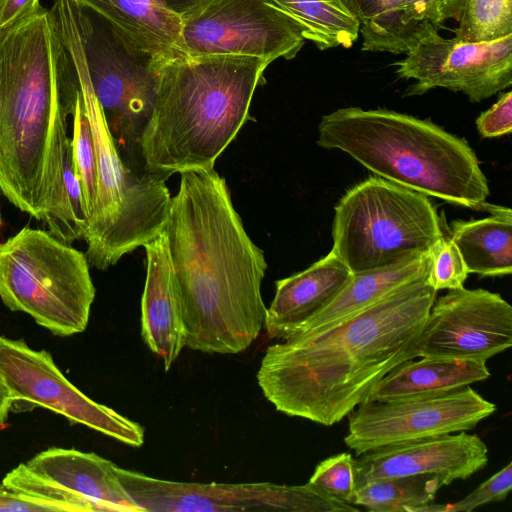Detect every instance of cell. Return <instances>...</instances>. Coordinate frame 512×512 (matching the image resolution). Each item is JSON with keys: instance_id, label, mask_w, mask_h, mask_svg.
<instances>
[{"instance_id": "obj_1", "label": "cell", "mask_w": 512, "mask_h": 512, "mask_svg": "<svg viewBox=\"0 0 512 512\" xmlns=\"http://www.w3.org/2000/svg\"><path fill=\"white\" fill-rule=\"evenodd\" d=\"M79 82L53 11L0 29V189L71 244L83 239L63 182Z\"/></svg>"}, {"instance_id": "obj_2", "label": "cell", "mask_w": 512, "mask_h": 512, "mask_svg": "<svg viewBox=\"0 0 512 512\" xmlns=\"http://www.w3.org/2000/svg\"><path fill=\"white\" fill-rule=\"evenodd\" d=\"M180 175L165 233L186 346L236 354L264 328L267 263L245 231L225 179L214 168Z\"/></svg>"}, {"instance_id": "obj_3", "label": "cell", "mask_w": 512, "mask_h": 512, "mask_svg": "<svg viewBox=\"0 0 512 512\" xmlns=\"http://www.w3.org/2000/svg\"><path fill=\"white\" fill-rule=\"evenodd\" d=\"M427 277L325 330L269 346L257 372L265 398L288 416L323 426L340 422L379 380L409 360L436 299Z\"/></svg>"}, {"instance_id": "obj_4", "label": "cell", "mask_w": 512, "mask_h": 512, "mask_svg": "<svg viewBox=\"0 0 512 512\" xmlns=\"http://www.w3.org/2000/svg\"><path fill=\"white\" fill-rule=\"evenodd\" d=\"M270 62L251 56H183L157 71L152 115L132 168L167 180L211 170L249 119L257 86Z\"/></svg>"}, {"instance_id": "obj_5", "label": "cell", "mask_w": 512, "mask_h": 512, "mask_svg": "<svg viewBox=\"0 0 512 512\" xmlns=\"http://www.w3.org/2000/svg\"><path fill=\"white\" fill-rule=\"evenodd\" d=\"M317 144L426 196L478 210L487 205L488 181L474 150L429 120L386 109L340 108L322 117Z\"/></svg>"}, {"instance_id": "obj_6", "label": "cell", "mask_w": 512, "mask_h": 512, "mask_svg": "<svg viewBox=\"0 0 512 512\" xmlns=\"http://www.w3.org/2000/svg\"><path fill=\"white\" fill-rule=\"evenodd\" d=\"M53 12L77 74L96 152V197L83 239L85 255L90 266L106 270L165 232L172 196L165 179L141 174L123 160L91 85L75 5L59 0Z\"/></svg>"}, {"instance_id": "obj_7", "label": "cell", "mask_w": 512, "mask_h": 512, "mask_svg": "<svg viewBox=\"0 0 512 512\" xmlns=\"http://www.w3.org/2000/svg\"><path fill=\"white\" fill-rule=\"evenodd\" d=\"M334 210L331 251L353 274L429 253L444 235L428 196L381 177L352 187Z\"/></svg>"}, {"instance_id": "obj_8", "label": "cell", "mask_w": 512, "mask_h": 512, "mask_svg": "<svg viewBox=\"0 0 512 512\" xmlns=\"http://www.w3.org/2000/svg\"><path fill=\"white\" fill-rule=\"evenodd\" d=\"M89 266L50 232L24 227L0 243V298L54 335L81 333L95 298Z\"/></svg>"}, {"instance_id": "obj_9", "label": "cell", "mask_w": 512, "mask_h": 512, "mask_svg": "<svg viewBox=\"0 0 512 512\" xmlns=\"http://www.w3.org/2000/svg\"><path fill=\"white\" fill-rule=\"evenodd\" d=\"M76 15L94 94L119 152H125L132 168L136 144L152 115L157 71L99 17L96 21L78 6Z\"/></svg>"}, {"instance_id": "obj_10", "label": "cell", "mask_w": 512, "mask_h": 512, "mask_svg": "<svg viewBox=\"0 0 512 512\" xmlns=\"http://www.w3.org/2000/svg\"><path fill=\"white\" fill-rule=\"evenodd\" d=\"M117 476L143 511H286L357 512L307 482L304 485L261 483H191L162 480L117 466Z\"/></svg>"}, {"instance_id": "obj_11", "label": "cell", "mask_w": 512, "mask_h": 512, "mask_svg": "<svg viewBox=\"0 0 512 512\" xmlns=\"http://www.w3.org/2000/svg\"><path fill=\"white\" fill-rule=\"evenodd\" d=\"M186 55H238L270 63L292 59L305 39L269 0H208L180 16Z\"/></svg>"}, {"instance_id": "obj_12", "label": "cell", "mask_w": 512, "mask_h": 512, "mask_svg": "<svg viewBox=\"0 0 512 512\" xmlns=\"http://www.w3.org/2000/svg\"><path fill=\"white\" fill-rule=\"evenodd\" d=\"M496 409L470 386L429 397L364 401L348 415L344 443L358 456L381 447L472 430Z\"/></svg>"}, {"instance_id": "obj_13", "label": "cell", "mask_w": 512, "mask_h": 512, "mask_svg": "<svg viewBox=\"0 0 512 512\" xmlns=\"http://www.w3.org/2000/svg\"><path fill=\"white\" fill-rule=\"evenodd\" d=\"M0 375L12 398L11 410L40 406L125 444L139 447L144 442L138 423L85 396L61 373L48 351L0 336Z\"/></svg>"}, {"instance_id": "obj_14", "label": "cell", "mask_w": 512, "mask_h": 512, "mask_svg": "<svg viewBox=\"0 0 512 512\" xmlns=\"http://www.w3.org/2000/svg\"><path fill=\"white\" fill-rule=\"evenodd\" d=\"M394 66L400 78L415 80L405 96L441 87L480 102L512 84V34L492 42L466 43L444 38L431 28Z\"/></svg>"}, {"instance_id": "obj_15", "label": "cell", "mask_w": 512, "mask_h": 512, "mask_svg": "<svg viewBox=\"0 0 512 512\" xmlns=\"http://www.w3.org/2000/svg\"><path fill=\"white\" fill-rule=\"evenodd\" d=\"M512 345V307L485 289H454L435 299L410 359L487 361Z\"/></svg>"}, {"instance_id": "obj_16", "label": "cell", "mask_w": 512, "mask_h": 512, "mask_svg": "<svg viewBox=\"0 0 512 512\" xmlns=\"http://www.w3.org/2000/svg\"><path fill=\"white\" fill-rule=\"evenodd\" d=\"M487 462L485 442L466 431L373 449L353 460L356 488L377 479L420 474L439 475L449 485L469 478Z\"/></svg>"}, {"instance_id": "obj_17", "label": "cell", "mask_w": 512, "mask_h": 512, "mask_svg": "<svg viewBox=\"0 0 512 512\" xmlns=\"http://www.w3.org/2000/svg\"><path fill=\"white\" fill-rule=\"evenodd\" d=\"M103 20L133 53L158 71L186 56L181 42V18L164 0H71Z\"/></svg>"}, {"instance_id": "obj_18", "label": "cell", "mask_w": 512, "mask_h": 512, "mask_svg": "<svg viewBox=\"0 0 512 512\" xmlns=\"http://www.w3.org/2000/svg\"><path fill=\"white\" fill-rule=\"evenodd\" d=\"M144 248L147 266L141 301L142 337L168 371L186 346V331L166 233Z\"/></svg>"}, {"instance_id": "obj_19", "label": "cell", "mask_w": 512, "mask_h": 512, "mask_svg": "<svg viewBox=\"0 0 512 512\" xmlns=\"http://www.w3.org/2000/svg\"><path fill=\"white\" fill-rule=\"evenodd\" d=\"M353 273L330 251L307 269L276 281L264 328L271 339L284 340L328 306Z\"/></svg>"}, {"instance_id": "obj_20", "label": "cell", "mask_w": 512, "mask_h": 512, "mask_svg": "<svg viewBox=\"0 0 512 512\" xmlns=\"http://www.w3.org/2000/svg\"><path fill=\"white\" fill-rule=\"evenodd\" d=\"M26 466L89 500L99 511L143 512L120 482L117 465L95 453L50 448L34 456Z\"/></svg>"}, {"instance_id": "obj_21", "label": "cell", "mask_w": 512, "mask_h": 512, "mask_svg": "<svg viewBox=\"0 0 512 512\" xmlns=\"http://www.w3.org/2000/svg\"><path fill=\"white\" fill-rule=\"evenodd\" d=\"M464 0H385L360 23L362 51L406 53L427 30L458 19Z\"/></svg>"}, {"instance_id": "obj_22", "label": "cell", "mask_w": 512, "mask_h": 512, "mask_svg": "<svg viewBox=\"0 0 512 512\" xmlns=\"http://www.w3.org/2000/svg\"><path fill=\"white\" fill-rule=\"evenodd\" d=\"M490 375L485 361L447 357L410 359L379 380L364 401L386 402L441 395L486 380Z\"/></svg>"}, {"instance_id": "obj_23", "label": "cell", "mask_w": 512, "mask_h": 512, "mask_svg": "<svg viewBox=\"0 0 512 512\" xmlns=\"http://www.w3.org/2000/svg\"><path fill=\"white\" fill-rule=\"evenodd\" d=\"M429 270L430 253H424L385 268L355 273L328 306L291 335H309L325 330L378 302L399 287L428 275Z\"/></svg>"}, {"instance_id": "obj_24", "label": "cell", "mask_w": 512, "mask_h": 512, "mask_svg": "<svg viewBox=\"0 0 512 512\" xmlns=\"http://www.w3.org/2000/svg\"><path fill=\"white\" fill-rule=\"evenodd\" d=\"M490 215L477 220L451 223V239L468 273L505 276L512 272V211L487 203Z\"/></svg>"}, {"instance_id": "obj_25", "label": "cell", "mask_w": 512, "mask_h": 512, "mask_svg": "<svg viewBox=\"0 0 512 512\" xmlns=\"http://www.w3.org/2000/svg\"><path fill=\"white\" fill-rule=\"evenodd\" d=\"M300 28L318 49L350 48L360 34V21L342 0H269Z\"/></svg>"}, {"instance_id": "obj_26", "label": "cell", "mask_w": 512, "mask_h": 512, "mask_svg": "<svg viewBox=\"0 0 512 512\" xmlns=\"http://www.w3.org/2000/svg\"><path fill=\"white\" fill-rule=\"evenodd\" d=\"M444 485L435 474L377 479L357 487L352 504L372 512H415L431 504Z\"/></svg>"}, {"instance_id": "obj_27", "label": "cell", "mask_w": 512, "mask_h": 512, "mask_svg": "<svg viewBox=\"0 0 512 512\" xmlns=\"http://www.w3.org/2000/svg\"><path fill=\"white\" fill-rule=\"evenodd\" d=\"M455 38L460 42H492L512 34V0H464Z\"/></svg>"}, {"instance_id": "obj_28", "label": "cell", "mask_w": 512, "mask_h": 512, "mask_svg": "<svg viewBox=\"0 0 512 512\" xmlns=\"http://www.w3.org/2000/svg\"><path fill=\"white\" fill-rule=\"evenodd\" d=\"M2 484L23 497L51 508L52 512H90L99 508L89 500L20 464L9 472Z\"/></svg>"}, {"instance_id": "obj_29", "label": "cell", "mask_w": 512, "mask_h": 512, "mask_svg": "<svg viewBox=\"0 0 512 512\" xmlns=\"http://www.w3.org/2000/svg\"><path fill=\"white\" fill-rule=\"evenodd\" d=\"M72 116V160L77 178L81 186L88 222L94 207L96 197V152L90 123L86 115L81 97L80 87Z\"/></svg>"}, {"instance_id": "obj_30", "label": "cell", "mask_w": 512, "mask_h": 512, "mask_svg": "<svg viewBox=\"0 0 512 512\" xmlns=\"http://www.w3.org/2000/svg\"><path fill=\"white\" fill-rule=\"evenodd\" d=\"M429 253L430 270L427 283L435 291L463 288L469 273L452 239L443 235Z\"/></svg>"}, {"instance_id": "obj_31", "label": "cell", "mask_w": 512, "mask_h": 512, "mask_svg": "<svg viewBox=\"0 0 512 512\" xmlns=\"http://www.w3.org/2000/svg\"><path fill=\"white\" fill-rule=\"evenodd\" d=\"M354 458L350 453H340L320 462L309 483L333 498L352 504L356 479Z\"/></svg>"}, {"instance_id": "obj_32", "label": "cell", "mask_w": 512, "mask_h": 512, "mask_svg": "<svg viewBox=\"0 0 512 512\" xmlns=\"http://www.w3.org/2000/svg\"><path fill=\"white\" fill-rule=\"evenodd\" d=\"M512 488V463L492 475L465 498L449 504H429L415 512H470L485 504L504 500Z\"/></svg>"}, {"instance_id": "obj_33", "label": "cell", "mask_w": 512, "mask_h": 512, "mask_svg": "<svg viewBox=\"0 0 512 512\" xmlns=\"http://www.w3.org/2000/svg\"><path fill=\"white\" fill-rule=\"evenodd\" d=\"M476 127L482 138H494L512 131V92L500 96L498 101L476 119Z\"/></svg>"}, {"instance_id": "obj_34", "label": "cell", "mask_w": 512, "mask_h": 512, "mask_svg": "<svg viewBox=\"0 0 512 512\" xmlns=\"http://www.w3.org/2000/svg\"><path fill=\"white\" fill-rule=\"evenodd\" d=\"M63 182L72 212L85 234L87 217L81 186L73 165L71 139L63 158Z\"/></svg>"}, {"instance_id": "obj_35", "label": "cell", "mask_w": 512, "mask_h": 512, "mask_svg": "<svg viewBox=\"0 0 512 512\" xmlns=\"http://www.w3.org/2000/svg\"><path fill=\"white\" fill-rule=\"evenodd\" d=\"M41 7L40 0H0V29L21 21Z\"/></svg>"}, {"instance_id": "obj_36", "label": "cell", "mask_w": 512, "mask_h": 512, "mask_svg": "<svg viewBox=\"0 0 512 512\" xmlns=\"http://www.w3.org/2000/svg\"><path fill=\"white\" fill-rule=\"evenodd\" d=\"M0 511H47L51 508L41 503L29 500L22 495L12 491L3 484L0 485Z\"/></svg>"}, {"instance_id": "obj_37", "label": "cell", "mask_w": 512, "mask_h": 512, "mask_svg": "<svg viewBox=\"0 0 512 512\" xmlns=\"http://www.w3.org/2000/svg\"><path fill=\"white\" fill-rule=\"evenodd\" d=\"M385 0H342L346 8L360 23L370 19Z\"/></svg>"}, {"instance_id": "obj_38", "label": "cell", "mask_w": 512, "mask_h": 512, "mask_svg": "<svg viewBox=\"0 0 512 512\" xmlns=\"http://www.w3.org/2000/svg\"><path fill=\"white\" fill-rule=\"evenodd\" d=\"M12 407V398L9 390L0 375V429L4 425Z\"/></svg>"}, {"instance_id": "obj_39", "label": "cell", "mask_w": 512, "mask_h": 512, "mask_svg": "<svg viewBox=\"0 0 512 512\" xmlns=\"http://www.w3.org/2000/svg\"><path fill=\"white\" fill-rule=\"evenodd\" d=\"M169 10L178 16L208 0H164Z\"/></svg>"}, {"instance_id": "obj_40", "label": "cell", "mask_w": 512, "mask_h": 512, "mask_svg": "<svg viewBox=\"0 0 512 512\" xmlns=\"http://www.w3.org/2000/svg\"><path fill=\"white\" fill-rule=\"evenodd\" d=\"M0 192H1V189H0ZM2 224V219H1V213H0V226Z\"/></svg>"}]
</instances>
